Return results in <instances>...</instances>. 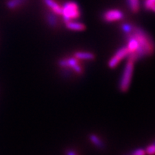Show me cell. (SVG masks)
Instances as JSON below:
<instances>
[{"mask_svg":"<svg viewBox=\"0 0 155 155\" xmlns=\"http://www.w3.org/2000/svg\"><path fill=\"white\" fill-rule=\"evenodd\" d=\"M129 33L137 39L139 43L138 59L140 58L152 55L154 52V42L150 35L139 27L134 26Z\"/></svg>","mask_w":155,"mask_h":155,"instance_id":"1","label":"cell"},{"mask_svg":"<svg viewBox=\"0 0 155 155\" xmlns=\"http://www.w3.org/2000/svg\"><path fill=\"white\" fill-rule=\"evenodd\" d=\"M135 61L132 58H128L127 63L126 64L124 70L123 75H122L121 81H120L119 88L121 92L125 93L129 90L130 87L131 78H132L134 66Z\"/></svg>","mask_w":155,"mask_h":155,"instance_id":"2","label":"cell"},{"mask_svg":"<svg viewBox=\"0 0 155 155\" xmlns=\"http://www.w3.org/2000/svg\"><path fill=\"white\" fill-rule=\"evenodd\" d=\"M81 9L76 2L73 1L68 2L62 6L61 16L64 21L76 20L81 17Z\"/></svg>","mask_w":155,"mask_h":155,"instance_id":"3","label":"cell"},{"mask_svg":"<svg viewBox=\"0 0 155 155\" xmlns=\"http://www.w3.org/2000/svg\"><path fill=\"white\" fill-rule=\"evenodd\" d=\"M59 66L63 69L70 70L77 75H81L83 73L84 68L81 61L73 57L64 58L58 62Z\"/></svg>","mask_w":155,"mask_h":155,"instance_id":"4","label":"cell"},{"mask_svg":"<svg viewBox=\"0 0 155 155\" xmlns=\"http://www.w3.org/2000/svg\"><path fill=\"white\" fill-rule=\"evenodd\" d=\"M129 52L128 50L127 46L119 48L117 51L114 53V55L110 58L108 62V66L111 69L115 68L118 66L120 62L124 60L126 57H129Z\"/></svg>","mask_w":155,"mask_h":155,"instance_id":"5","label":"cell"},{"mask_svg":"<svg viewBox=\"0 0 155 155\" xmlns=\"http://www.w3.org/2000/svg\"><path fill=\"white\" fill-rule=\"evenodd\" d=\"M124 17V14L123 12L116 9H108L104 12L102 15L103 20L108 23L118 22L123 19Z\"/></svg>","mask_w":155,"mask_h":155,"instance_id":"6","label":"cell"},{"mask_svg":"<svg viewBox=\"0 0 155 155\" xmlns=\"http://www.w3.org/2000/svg\"><path fill=\"white\" fill-rule=\"evenodd\" d=\"M65 26L68 30L76 31V32H81L86 30V27L83 23L78 22L76 20H68L64 21Z\"/></svg>","mask_w":155,"mask_h":155,"instance_id":"7","label":"cell"},{"mask_svg":"<svg viewBox=\"0 0 155 155\" xmlns=\"http://www.w3.org/2000/svg\"><path fill=\"white\" fill-rule=\"evenodd\" d=\"M42 1L45 4V5H47L50 11L57 15H61L62 6L60 5L55 0H42Z\"/></svg>","mask_w":155,"mask_h":155,"instance_id":"8","label":"cell"},{"mask_svg":"<svg viewBox=\"0 0 155 155\" xmlns=\"http://www.w3.org/2000/svg\"><path fill=\"white\" fill-rule=\"evenodd\" d=\"M73 56L81 61H94L95 58H96L94 53L88 51H77L74 53Z\"/></svg>","mask_w":155,"mask_h":155,"instance_id":"9","label":"cell"},{"mask_svg":"<svg viewBox=\"0 0 155 155\" xmlns=\"http://www.w3.org/2000/svg\"><path fill=\"white\" fill-rule=\"evenodd\" d=\"M25 0H7L6 6L9 9H15L22 5Z\"/></svg>","mask_w":155,"mask_h":155,"instance_id":"10","label":"cell"},{"mask_svg":"<svg viewBox=\"0 0 155 155\" xmlns=\"http://www.w3.org/2000/svg\"><path fill=\"white\" fill-rule=\"evenodd\" d=\"M57 15L53 13V12L50 11V12L47 13L46 17H47V21L51 27H55L58 25V19H57Z\"/></svg>","mask_w":155,"mask_h":155,"instance_id":"11","label":"cell"},{"mask_svg":"<svg viewBox=\"0 0 155 155\" xmlns=\"http://www.w3.org/2000/svg\"><path fill=\"white\" fill-rule=\"evenodd\" d=\"M129 9L134 13L138 12L139 10V0H127Z\"/></svg>","mask_w":155,"mask_h":155,"instance_id":"12","label":"cell"},{"mask_svg":"<svg viewBox=\"0 0 155 155\" xmlns=\"http://www.w3.org/2000/svg\"><path fill=\"white\" fill-rule=\"evenodd\" d=\"M90 140L94 145H96L97 147H101L103 146V144L101 141V139L98 138V137L94 134H92L90 136Z\"/></svg>","mask_w":155,"mask_h":155,"instance_id":"13","label":"cell"},{"mask_svg":"<svg viewBox=\"0 0 155 155\" xmlns=\"http://www.w3.org/2000/svg\"><path fill=\"white\" fill-rule=\"evenodd\" d=\"M145 152H146V154L148 155H155V143L149 145L147 147Z\"/></svg>","mask_w":155,"mask_h":155,"instance_id":"14","label":"cell"},{"mask_svg":"<svg viewBox=\"0 0 155 155\" xmlns=\"http://www.w3.org/2000/svg\"><path fill=\"white\" fill-rule=\"evenodd\" d=\"M155 5V0H146L144 2V7L147 9H150L153 5Z\"/></svg>","mask_w":155,"mask_h":155,"instance_id":"15","label":"cell"},{"mask_svg":"<svg viewBox=\"0 0 155 155\" xmlns=\"http://www.w3.org/2000/svg\"><path fill=\"white\" fill-rule=\"evenodd\" d=\"M146 154V152L143 149H137V150H134L132 153V155H145Z\"/></svg>","mask_w":155,"mask_h":155,"instance_id":"16","label":"cell"},{"mask_svg":"<svg viewBox=\"0 0 155 155\" xmlns=\"http://www.w3.org/2000/svg\"><path fill=\"white\" fill-rule=\"evenodd\" d=\"M66 155H78V154L75 152H73V151L69 150L66 152Z\"/></svg>","mask_w":155,"mask_h":155,"instance_id":"17","label":"cell"},{"mask_svg":"<svg viewBox=\"0 0 155 155\" xmlns=\"http://www.w3.org/2000/svg\"><path fill=\"white\" fill-rule=\"evenodd\" d=\"M150 10H152V11L154 12H155V5H153L152 7H151V8H150Z\"/></svg>","mask_w":155,"mask_h":155,"instance_id":"18","label":"cell"}]
</instances>
